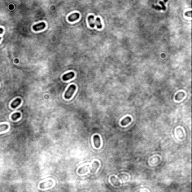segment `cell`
Returning a JSON list of instances; mask_svg holds the SVG:
<instances>
[{
	"label": "cell",
	"instance_id": "cell-7",
	"mask_svg": "<svg viewBox=\"0 0 192 192\" xmlns=\"http://www.w3.org/2000/svg\"><path fill=\"white\" fill-rule=\"evenodd\" d=\"M131 118L130 116H127V117H125V119H123L121 121V125L122 126H125L126 125H128V123H130L131 122Z\"/></svg>",
	"mask_w": 192,
	"mask_h": 192
},
{
	"label": "cell",
	"instance_id": "cell-14",
	"mask_svg": "<svg viewBox=\"0 0 192 192\" xmlns=\"http://www.w3.org/2000/svg\"><path fill=\"white\" fill-rule=\"evenodd\" d=\"M113 179H114V180H115V182L114 181H111L112 182V183L114 185H116V186H119L120 185V183H119V180H117L115 178V177H113Z\"/></svg>",
	"mask_w": 192,
	"mask_h": 192
},
{
	"label": "cell",
	"instance_id": "cell-13",
	"mask_svg": "<svg viewBox=\"0 0 192 192\" xmlns=\"http://www.w3.org/2000/svg\"><path fill=\"white\" fill-rule=\"evenodd\" d=\"M8 128V125H7V124L0 125V132L3 131H5Z\"/></svg>",
	"mask_w": 192,
	"mask_h": 192
},
{
	"label": "cell",
	"instance_id": "cell-8",
	"mask_svg": "<svg viewBox=\"0 0 192 192\" xmlns=\"http://www.w3.org/2000/svg\"><path fill=\"white\" fill-rule=\"evenodd\" d=\"M53 182L52 181H49V182H43L40 185V188H48V187H51L53 185Z\"/></svg>",
	"mask_w": 192,
	"mask_h": 192
},
{
	"label": "cell",
	"instance_id": "cell-12",
	"mask_svg": "<svg viewBox=\"0 0 192 192\" xmlns=\"http://www.w3.org/2000/svg\"><path fill=\"white\" fill-rule=\"evenodd\" d=\"M20 117V113L19 112H17V113H14V114L11 116V119L14 121H16L17 119H18Z\"/></svg>",
	"mask_w": 192,
	"mask_h": 192
},
{
	"label": "cell",
	"instance_id": "cell-17",
	"mask_svg": "<svg viewBox=\"0 0 192 192\" xmlns=\"http://www.w3.org/2000/svg\"><path fill=\"white\" fill-rule=\"evenodd\" d=\"M1 39H2V38H1V37H0V41H1Z\"/></svg>",
	"mask_w": 192,
	"mask_h": 192
},
{
	"label": "cell",
	"instance_id": "cell-6",
	"mask_svg": "<svg viewBox=\"0 0 192 192\" xmlns=\"http://www.w3.org/2000/svg\"><path fill=\"white\" fill-rule=\"evenodd\" d=\"M88 22H89V24L90 27H92V28L95 27V20H94V16L93 15H89L88 17Z\"/></svg>",
	"mask_w": 192,
	"mask_h": 192
},
{
	"label": "cell",
	"instance_id": "cell-15",
	"mask_svg": "<svg viewBox=\"0 0 192 192\" xmlns=\"http://www.w3.org/2000/svg\"><path fill=\"white\" fill-rule=\"evenodd\" d=\"M191 11H188V13H185V15H186V16H188V17H191Z\"/></svg>",
	"mask_w": 192,
	"mask_h": 192
},
{
	"label": "cell",
	"instance_id": "cell-16",
	"mask_svg": "<svg viewBox=\"0 0 192 192\" xmlns=\"http://www.w3.org/2000/svg\"><path fill=\"white\" fill-rule=\"evenodd\" d=\"M2 33H3V29L0 28V34H2Z\"/></svg>",
	"mask_w": 192,
	"mask_h": 192
},
{
	"label": "cell",
	"instance_id": "cell-9",
	"mask_svg": "<svg viewBox=\"0 0 192 192\" xmlns=\"http://www.w3.org/2000/svg\"><path fill=\"white\" fill-rule=\"evenodd\" d=\"M21 103V99L20 98H16L14 101H13L11 103V107L12 108H16L18 107Z\"/></svg>",
	"mask_w": 192,
	"mask_h": 192
},
{
	"label": "cell",
	"instance_id": "cell-4",
	"mask_svg": "<svg viewBox=\"0 0 192 192\" xmlns=\"http://www.w3.org/2000/svg\"><path fill=\"white\" fill-rule=\"evenodd\" d=\"M79 18H80V14H78V13H74V14L68 16V20L70 22H74V21L77 20Z\"/></svg>",
	"mask_w": 192,
	"mask_h": 192
},
{
	"label": "cell",
	"instance_id": "cell-5",
	"mask_svg": "<svg viewBox=\"0 0 192 192\" xmlns=\"http://www.w3.org/2000/svg\"><path fill=\"white\" fill-rule=\"evenodd\" d=\"M74 72H68V73H67V74H64L63 76H62V80H64V81H68V80H71V79H72L73 77H74Z\"/></svg>",
	"mask_w": 192,
	"mask_h": 192
},
{
	"label": "cell",
	"instance_id": "cell-10",
	"mask_svg": "<svg viewBox=\"0 0 192 192\" xmlns=\"http://www.w3.org/2000/svg\"><path fill=\"white\" fill-rule=\"evenodd\" d=\"M99 167V163H98V161H95V162L93 163L92 166V170H91V173H95L96 170H98Z\"/></svg>",
	"mask_w": 192,
	"mask_h": 192
},
{
	"label": "cell",
	"instance_id": "cell-11",
	"mask_svg": "<svg viewBox=\"0 0 192 192\" xmlns=\"http://www.w3.org/2000/svg\"><path fill=\"white\" fill-rule=\"evenodd\" d=\"M95 24H96V26H97V28H98V29H101V28H102L101 21V19H100L99 17H97V18H96Z\"/></svg>",
	"mask_w": 192,
	"mask_h": 192
},
{
	"label": "cell",
	"instance_id": "cell-2",
	"mask_svg": "<svg viewBox=\"0 0 192 192\" xmlns=\"http://www.w3.org/2000/svg\"><path fill=\"white\" fill-rule=\"evenodd\" d=\"M46 27V24L45 23H44V22H42V23H39L38 24H35V25H34L33 26V30L34 31H40V30H42L44 29Z\"/></svg>",
	"mask_w": 192,
	"mask_h": 192
},
{
	"label": "cell",
	"instance_id": "cell-3",
	"mask_svg": "<svg viewBox=\"0 0 192 192\" xmlns=\"http://www.w3.org/2000/svg\"><path fill=\"white\" fill-rule=\"evenodd\" d=\"M93 142H94V146L95 148H99L101 146V138L98 136V135H95L93 137Z\"/></svg>",
	"mask_w": 192,
	"mask_h": 192
},
{
	"label": "cell",
	"instance_id": "cell-1",
	"mask_svg": "<svg viewBox=\"0 0 192 192\" xmlns=\"http://www.w3.org/2000/svg\"><path fill=\"white\" fill-rule=\"evenodd\" d=\"M76 90V86L75 85H74V84H71V85H70L69 87L68 88L67 91H66V92L65 93V99H70L71 97H72V95H74V92Z\"/></svg>",
	"mask_w": 192,
	"mask_h": 192
}]
</instances>
